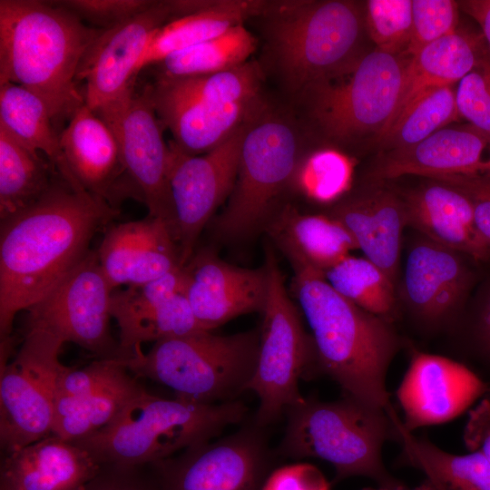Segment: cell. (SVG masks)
Masks as SVG:
<instances>
[{
    "mask_svg": "<svg viewBox=\"0 0 490 490\" xmlns=\"http://www.w3.org/2000/svg\"><path fill=\"white\" fill-rule=\"evenodd\" d=\"M121 358H126L142 344L185 336L204 329L181 293L163 304L116 320Z\"/></svg>",
    "mask_w": 490,
    "mask_h": 490,
    "instance_id": "cell-37",
    "label": "cell"
},
{
    "mask_svg": "<svg viewBox=\"0 0 490 490\" xmlns=\"http://www.w3.org/2000/svg\"><path fill=\"white\" fill-rule=\"evenodd\" d=\"M458 4L460 9L478 24L490 46V0H465Z\"/></svg>",
    "mask_w": 490,
    "mask_h": 490,
    "instance_id": "cell-50",
    "label": "cell"
},
{
    "mask_svg": "<svg viewBox=\"0 0 490 490\" xmlns=\"http://www.w3.org/2000/svg\"><path fill=\"white\" fill-rule=\"evenodd\" d=\"M360 490H436V489L428 479H426L420 485L415 487H409L398 480L392 484L377 485V487H365Z\"/></svg>",
    "mask_w": 490,
    "mask_h": 490,
    "instance_id": "cell-51",
    "label": "cell"
},
{
    "mask_svg": "<svg viewBox=\"0 0 490 490\" xmlns=\"http://www.w3.org/2000/svg\"><path fill=\"white\" fill-rule=\"evenodd\" d=\"M96 255L113 289L153 280L181 266L169 226L150 216L110 227Z\"/></svg>",
    "mask_w": 490,
    "mask_h": 490,
    "instance_id": "cell-20",
    "label": "cell"
},
{
    "mask_svg": "<svg viewBox=\"0 0 490 490\" xmlns=\"http://www.w3.org/2000/svg\"><path fill=\"white\" fill-rule=\"evenodd\" d=\"M401 459L422 471L436 490H490V463L478 452L456 455L418 438L398 424Z\"/></svg>",
    "mask_w": 490,
    "mask_h": 490,
    "instance_id": "cell-33",
    "label": "cell"
},
{
    "mask_svg": "<svg viewBox=\"0 0 490 490\" xmlns=\"http://www.w3.org/2000/svg\"><path fill=\"white\" fill-rule=\"evenodd\" d=\"M490 174V137L470 124L448 125L404 150L388 151L371 172L374 181Z\"/></svg>",
    "mask_w": 490,
    "mask_h": 490,
    "instance_id": "cell-21",
    "label": "cell"
},
{
    "mask_svg": "<svg viewBox=\"0 0 490 490\" xmlns=\"http://www.w3.org/2000/svg\"><path fill=\"white\" fill-rule=\"evenodd\" d=\"M464 442L470 452L480 453L490 463V398H484L469 411Z\"/></svg>",
    "mask_w": 490,
    "mask_h": 490,
    "instance_id": "cell-47",
    "label": "cell"
},
{
    "mask_svg": "<svg viewBox=\"0 0 490 490\" xmlns=\"http://www.w3.org/2000/svg\"><path fill=\"white\" fill-rule=\"evenodd\" d=\"M352 174L353 163L348 157L325 149L300 160L291 183L310 200L327 203L349 189Z\"/></svg>",
    "mask_w": 490,
    "mask_h": 490,
    "instance_id": "cell-39",
    "label": "cell"
},
{
    "mask_svg": "<svg viewBox=\"0 0 490 490\" xmlns=\"http://www.w3.org/2000/svg\"><path fill=\"white\" fill-rule=\"evenodd\" d=\"M269 1H209L200 12L172 19L152 36L140 59L137 74L166 57L216 37L248 18L261 16Z\"/></svg>",
    "mask_w": 490,
    "mask_h": 490,
    "instance_id": "cell-29",
    "label": "cell"
},
{
    "mask_svg": "<svg viewBox=\"0 0 490 490\" xmlns=\"http://www.w3.org/2000/svg\"><path fill=\"white\" fill-rule=\"evenodd\" d=\"M118 210L59 177L34 205L1 221L0 338L16 314L43 299L91 251L95 233Z\"/></svg>",
    "mask_w": 490,
    "mask_h": 490,
    "instance_id": "cell-1",
    "label": "cell"
},
{
    "mask_svg": "<svg viewBox=\"0 0 490 490\" xmlns=\"http://www.w3.org/2000/svg\"><path fill=\"white\" fill-rule=\"evenodd\" d=\"M364 15L377 50L404 55L412 32V0H369Z\"/></svg>",
    "mask_w": 490,
    "mask_h": 490,
    "instance_id": "cell-40",
    "label": "cell"
},
{
    "mask_svg": "<svg viewBox=\"0 0 490 490\" xmlns=\"http://www.w3.org/2000/svg\"><path fill=\"white\" fill-rule=\"evenodd\" d=\"M102 469L88 450L50 434L7 454L0 490H84Z\"/></svg>",
    "mask_w": 490,
    "mask_h": 490,
    "instance_id": "cell-24",
    "label": "cell"
},
{
    "mask_svg": "<svg viewBox=\"0 0 490 490\" xmlns=\"http://www.w3.org/2000/svg\"><path fill=\"white\" fill-rule=\"evenodd\" d=\"M408 59L376 49L347 74L303 93L322 133L345 142L370 134L381 140L396 113Z\"/></svg>",
    "mask_w": 490,
    "mask_h": 490,
    "instance_id": "cell-9",
    "label": "cell"
},
{
    "mask_svg": "<svg viewBox=\"0 0 490 490\" xmlns=\"http://www.w3.org/2000/svg\"><path fill=\"white\" fill-rule=\"evenodd\" d=\"M62 177L55 167L0 123V220L36 203Z\"/></svg>",
    "mask_w": 490,
    "mask_h": 490,
    "instance_id": "cell-31",
    "label": "cell"
},
{
    "mask_svg": "<svg viewBox=\"0 0 490 490\" xmlns=\"http://www.w3.org/2000/svg\"><path fill=\"white\" fill-rule=\"evenodd\" d=\"M184 269V295L204 329L212 330L240 315L262 311L267 293L264 267H237L203 248L193 253Z\"/></svg>",
    "mask_w": 490,
    "mask_h": 490,
    "instance_id": "cell-19",
    "label": "cell"
},
{
    "mask_svg": "<svg viewBox=\"0 0 490 490\" xmlns=\"http://www.w3.org/2000/svg\"><path fill=\"white\" fill-rule=\"evenodd\" d=\"M462 255L423 236L411 245L401 298L421 327L442 328L459 316L473 279Z\"/></svg>",
    "mask_w": 490,
    "mask_h": 490,
    "instance_id": "cell-18",
    "label": "cell"
},
{
    "mask_svg": "<svg viewBox=\"0 0 490 490\" xmlns=\"http://www.w3.org/2000/svg\"><path fill=\"white\" fill-rule=\"evenodd\" d=\"M456 100L460 117L490 137V58L485 54L458 83Z\"/></svg>",
    "mask_w": 490,
    "mask_h": 490,
    "instance_id": "cell-43",
    "label": "cell"
},
{
    "mask_svg": "<svg viewBox=\"0 0 490 490\" xmlns=\"http://www.w3.org/2000/svg\"><path fill=\"white\" fill-rule=\"evenodd\" d=\"M290 261L294 270L324 274L358 249L347 228L328 215L303 214L286 205L278 210L264 229Z\"/></svg>",
    "mask_w": 490,
    "mask_h": 490,
    "instance_id": "cell-27",
    "label": "cell"
},
{
    "mask_svg": "<svg viewBox=\"0 0 490 490\" xmlns=\"http://www.w3.org/2000/svg\"><path fill=\"white\" fill-rule=\"evenodd\" d=\"M328 215L347 228L365 258L397 286L402 232L407 226L403 196L374 183L338 201Z\"/></svg>",
    "mask_w": 490,
    "mask_h": 490,
    "instance_id": "cell-23",
    "label": "cell"
},
{
    "mask_svg": "<svg viewBox=\"0 0 490 490\" xmlns=\"http://www.w3.org/2000/svg\"><path fill=\"white\" fill-rule=\"evenodd\" d=\"M186 271L178 267L153 280L127 286L113 292L111 315L116 320L156 308L178 294L184 293Z\"/></svg>",
    "mask_w": 490,
    "mask_h": 490,
    "instance_id": "cell-41",
    "label": "cell"
},
{
    "mask_svg": "<svg viewBox=\"0 0 490 490\" xmlns=\"http://www.w3.org/2000/svg\"><path fill=\"white\" fill-rule=\"evenodd\" d=\"M129 371L125 369L81 396H56L51 434L74 442L113 422L130 401L146 390Z\"/></svg>",
    "mask_w": 490,
    "mask_h": 490,
    "instance_id": "cell-30",
    "label": "cell"
},
{
    "mask_svg": "<svg viewBox=\"0 0 490 490\" xmlns=\"http://www.w3.org/2000/svg\"><path fill=\"white\" fill-rule=\"evenodd\" d=\"M274 64L294 92L349 72L360 54L365 15L353 1H273L265 12Z\"/></svg>",
    "mask_w": 490,
    "mask_h": 490,
    "instance_id": "cell-5",
    "label": "cell"
},
{
    "mask_svg": "<svg viewBox=\"0 0 490 490\" xmlns=\"http://www.w3.org/2000/svg\"><path fill=\"white\" fill-rule=\"evenodd\" d=\"M0 123L42 152L72 187L85 190L71 172L49 110L38 96L17 84L0 83Z\"/></svg>",
    "mask_w": 490,
    "mask_h": 490,
    "instance_id": "cell-32",
    "label": "cell"
},
{
    "mask_svg": "<svg viewBox=\"0 0 490 490\" xmlns=\"http://www.w3.org/2000/svg\"><path fill=\"white\" fill-rule=\"evenodd\" d=\"M261 490H330V484L318 467L297 463L272 470Z\"/></svg>",
    "mask_w": 490,
    "mask_h": 490,
    "instance_id": "cell-46",
    "label": "cell"
},
{
    "mask_svg": "<svg viewBox=\"0 0 490 490\" xmlns=\"http://www.w3.org/2000/svg\"><path fill=\"white\" fill-rule=\"evenodd\" d=\"M461 191L469 200L479 234L490 249V174L432 177Z\"/></svg>",
    "mask_w": 490,
    "mask_h": 490,
    "instance_id": "cell-45",
    "label": "cell"
},
{
    "mask_svg": "<svg viewBox=\"0 0 490 490\" xmlns=\"http://www.w3.org/2000/svg\"><path fill=\"white\" fill-rule=\"evenodd\" d=\"M426 179L419 187L402 195L407 225L475 260L490 259V249L478 232L468 198L446 182Z\"/></svg>",
    "mask_w": 490,
    "mask_h": 490,
    "instance_id": "cell-25",
    "label": "cell"
},
{
    "mask_svg": "<svg viewBox=\"0 0 490 490\" xmlns=\"http://www.w3.org/2000/svg\"><path fill=\"white\" fill-rule=\"evenodd\" d=\"M459 118L452 85L437 88L418 98L380 141L388 151L407 149Z\"/></svg>",
    "mask_w": 490,
    "mask_h": 490,
    "instance_id": "cell-38",
    "label": "cell"
},
{
    "mask_svg": "<svg viewBox=\"0 0 490 490\" xmlns=\"http://www.w3.org/2000/svg\"><path fill=\"white\" fill-rule=\"evenodd\" d=\"M247 415L248 407L239 400L201 404L167 399L145 390L109 425L74 443L103 466L134 468L211 441Z\"/></svg>",
    "mask_w": 490,
    "mask_h": 490,
    "instance_id": "cell-4",
    "label": "cell"
},
{
    "mask_svg": "<svg viewBox=\"0 0 490 490\" xmlns=\"http://www.w3.org/2000/svg\"><path fill=\"white\" fill-rule=\"evenodd\" d=\"M260 328L232 335L200 330L162 339L147 353L121 358L136 376L158 382L176 398L201 404L237 400L256 371Z\"/></svg>",
    "mask_w": 490,
    "mask_h": 490,
    "instance_id": "cell-7",
    "label": "cell"
},
{
    "mask_svg": "<svg viewBox=\"0 0 490 490\" xmlns=\"http://www.w3.org/2000/svg\"><path fill=\"white\" fill-rule=\"evenodd\" d=\"M256 46L253 34L243 24L236 25L154 64L156 76L186 77L229 70L246 63Z\"/></svg>",
    "mask_w": 490,
    "mask_h": 490,
    "instance_id": "cell-35",
    "label": "cell"
},
{
    "mask_svg": "<svg viewBox=\"0 0 490 490\" xmlns=\"http://www.w3.org/2000/svg\"><path fill=\"white\" fill-rule=\"evenodd\" d=\"M113 288L103 274L96 251L85 259L43 299L27 309L25 327L42 328L73 342L100 358H119L110 333Z\"/></svg>",
    "mask_w": 490,
    "mask_h": 490,
    "instance_id": "cell-12",
    "label": "cell"
},
{
    "mask_svg": "<svg viewBox=\"0 0 490 490\" xmlns=\"http://www.w3.org/2000/svg\"><path fill=\"white\" fill-rule=\"evenodd\" d=\"M484 54L477 37L457 29L409 57L398 105L389 129L425 93L458 83Z\"/></svg>",
    "mask_w": 490,
    "mask_h": 490,
    "instance_id": "cell-28",
    "label": "cell"
},
{
    "mask_svg": "<svg viewBox=\"0 0 490 490\" xmlns=\"http://www.w3.org/2000/svg\"><path fill=\"white\" fill-rule=\"evenodd\" d=\"M284 416L285 431L276 451L279 456L326 461L335 469V483L351 476L377 485L398 481L382 459L384 444L397 442L398 416L346 395L334 401L303 397Z\"/></svg>",
    "mask_w": 490,
    "mask_h": 490,
    "instance_id": "cell-6",
    "label": "cell"
},
{
    "mask_svg": "<svg viewBox=\"0 0 490 490\" xmlns=\"http://www.w3.org/2000/svg\"><path fill=\"white\" fill-rule=\"evenodd\" d=\"M490 387L468 367L451 358L415 350L397 389L403 428L409 433L459 416Z\"/></svg>",
    "mask_w": 490,
    "mask_h": 490,
    "instance_id": "cell-17",
    "label": "cell"
},
{
    "mask_svg": "<svg viewBox=\"0 0 490 490\" xmlns=\"http://www.w3.org/2000/svg\"><path fill=\"white\" fill-rule=\"evenodd\" d=\"M249 123L203 154L190 155L179 150L172 141L168 143L172 232L181 266L191 258L201 232L233 190Z\"/></svg>",
    "mask_w": 490,
    "mask_h": 490,
    "instance_id": "cell-13",
    "label": "cell"
},
{
    "mask_svg": "<svg viewBox=\"0 0 490 490\" xmlns=\"http://www.w3.org/2000/svg\"><path fill=\"white\" fill-rule=\"evenodd\" d=\"M105 30L83 23L55 1H0V83L38 96L53 120L84 103L80 66Z\"/></svg>",
    "mask_w": 490,
    "mask_h": 490,
    "instance_id": "cell-3",
    "label": "cell"
},
{
    "mask_svg": "<svg viewBox=\"0 0 490 490\" xmlns=\"http://www.w3.org/2000/svg\"><path fill=\"white\" fill-rule=\"evenodd\" d=\"M468 328L476 351L490 367V287L470 318Z\"/></svg>",
    "mask_w": 490,
    "mask_h": 490,
    "instance_id": "cell-48",
    "label": "cell"
},
{
    "mask_svg": "<svg viewBox=\"0 0 490 490\" xmlns=\"http://www.w3.org/2000/svg\"><path fill=\"white\" fill-rule=\"evenodd\" d=\"M301 159L299 133L290 121L267 108L251 120L228 204L212 223L215 236L237 241L264 230Z\"/></svg>",
    "mask_w": 490,
    "mask_h": 490,
    "instance_id": "cell-8",
    "label": "cell"
},
{
    "mask_svg": "<svg viewBox=\"0 0 490 490\" xmlns=\"http://www.w3.org/2000/svg\"><path fill=\"white\" fill-rule=\"evenodd\" d=\"M59 141L71 172L89 193L115 209L132 197L114 133L85 103L72 114Z\"/></svg>",
    "mask_w": 490,
    "mask_h": 490,
    "instance_id": "cell-22",
    "label": "cell"
},
{
    "mask_svg": "<svg viewBox=\"0 0 490 490\" xmlns=\"http://www.w3.org/2000/svg\"><path fill=\"white\" fill-rule=\"evenodd\" d=\"M458 2L413 0L412 32L404 53L412 57L426 45L455 33L458 25Z\"/></svg>",
    "mask_w": 490,
    "mask_h": 490,
    "instance_id": "cell-42",
    "label": "cell"
},
{
    "mask_svg": "<svg viewBox=\"0 0 490 490\" xmlns=\"http://www.w3.org/2000/svg\"><path fill=\"white\" fill-rule=\"evenodd\" d=\"M64 344L42 328L24 327L15 358L1 366L0 444L6 454L51 434L59 380L68 368L59 360Z\"/></svg>",
    "mask_w": 490,
    "mask_h": 490,
    "instance_id": "cell-11",
    "label": "cell"
},
{
    "mask_svg": "<svg viewBox=\"0 0 490 490\" xmlns=\"http://www.w3.org/2000/svg\"><path fill=\"white\" fill-rule=\"evenodd\" d=\"M108 126L117 139L132 198L145 204L148 216L164 220L173 236L169 187L170 148L164 142L163 125L145 88L132 95Z\"/></svg>",
    "mask_w": 490,
    "mask_h": 490,
    "instance_id": "cell-16",
    "label": "cell"
},
{
    "mask_svg": "<svg viewBox=\"0 0 490 490\" xmlns=\"http://www.w3.org/2000/svg\"><path fill=\"white\" fill-rule=\"evenodd\" d=\"M174 18L172 1L105 30L83 59L78 81H85L84 103L108 125L134 94L140 59L153 34Z\"/></svg>",
    "mask_w": 490,
    "mask_h": 490,
    "instance_id": "cell-15",
    "label": "cell"
},
{
    "mask_svg": "<svg viewBox=\"0 0 490 490\" xmlns=\"http://www.w3.org/2000/svg\"><path fill=\"white\" fill-rule=\"evenodd\" d=\"M144 88L159 120L172 132V142L190 155L216 148L267 108L262 98L218 106L172 96L152 84Z\"/></svg>",
    "mask_w": 490,
    "mask_h": 490,
    "instance_id": "cell-26",
    "label": "cell"
},
{
    "mask_svg": "<svg viewBox=\"0 0 490 490\" xmlns=\"http://www.w3.org/2000/svg\"><path fill=\"white\" fill-rule=\"evenodd\" d=\"M108 467L111 469L110 473L105 474L103 466L99 475L84 490H153L128 476L129 468Z\"/></svg>",
    "mask_w": 490,
    "mask_h": 490,
    "instance_id": "cell-49",
    "label": "cell"
},
{
    "mask_svg": "<svg viewBox=\"0 0 490 490\" xmlns=\"http://www.w3.org/2000/svg\"><path fill=\"white\" fill-rule=\"evenodd\" d=\"M263 74L256 62L213 74L186 77L156 76L151 83L166 94L211 105H228L261 98Z\"/></svg>",
    "mask_w": 490,
    "mask_h": 490,
    "instance_id": "cell-34",
    "label": "cell"
},
{
    "mask_svg": "<svg viewBox=\"0 0 490 490\" xmlns=\"http://www.w3.org/2000/svg\"><path fill=\"white\" fill-rule=\"evenodd\" d=\"M292 290L311 330L317 369L343 395L397 416L386 386L399 348L393 322L338 294L318 271L294 270Z\"/></svg>",
    "mask_w": 490,
    "mask_h": 490,
    "instance_id": "cell-2",
    "label": "cell"
},
{
    "mask_svg": "<svg viewBox=\"0 0 490 490\" xmlns=\"http://www.w3.org/2000/svg\"><path fill=\"white\" fill-rule=\"evenodd\" d=\"M90 26L114 28L155 4V0H63L55 1Z\"/></svg>",
    "mask_w": 490,
    "mask_h": 490,
    "instance_id": "cell-44",
    "label": "cell"
},
{
    "mask_svg": "<svg viewBox=\"0 0 490 490\" xmlns=\"http://www.w3.org/2000/svg\"><path fill=\"white\" fill-rule=\"evenodd\" d=\"M266 251L267 293L261 311L259 356L248 387L260 400L252 423L261 428L278 421L304 397L299 389V378L315 367L312 339L288 295L274 253L270 249Z\"/></svg>",
    "mask_w": 490,
    "mask_h": 490,
    "instance_id": "cell-10",
    "label": "cell"
},
{
    "mask_svg": "<svg viewBox=\"0 0 490 490\" xmlns=\"http://www.w3.org/2000/svg\"><path fill=\"white\" fill-rule=\"evenodd\" d=\"M263 429L251 423L152 464L160 490H261L273 461Z\"/></svg>",
    "mask_w": 490,
    "mask_h": 490,
    "instance_id": "cell-14",
    "label": "cell"
},
{
    "mask_svg": "<svg viewBox=\"0 0 490 490\" xmlns=\"http://www.w3.org/2000/svg\"><path fill=\"white\" fill-rule=\"evenodd\" d=\"M323 275L338 294L352 303L394 321L397 315L396 285L368 259L348 255Z\"/></svg>",
    "mask_w": 490,
    "mask_h": 490,
    "instance_id": "cell-36",
    "label": "cell"
},
{
    "mask_svg": "<svg viewBox=\"0 0 490 490\" xmlns=\"http://www.w3.org/2000/svg\"><path fill=\"white\" fill-rule=\"evenodd\" d=\"M485 397L490 398V389H489L488 393Z\"/></svg>",
    "mask_w": 490,
    "mask_h": 490,
    "instance_id": "cell-52",
    "label": "cell"
}]
</instances>
